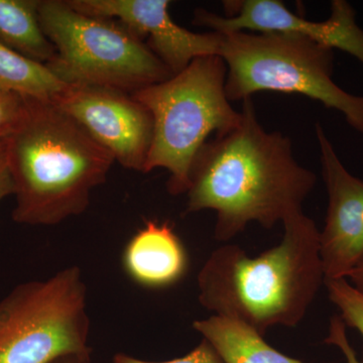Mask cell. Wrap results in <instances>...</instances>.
<instances>
[{
	"instance_id": "obj_1",
	"label": "cell",
	"mask_w": 363,
	"mask_h": 363,
	"mask_svg": "<svg viewBox=\"0 0 363 363\" xmlns=\"http://www.w3.org/2000/svg\"><path fill=\"white\" fill-rule=\"evenodd\" d=\"M316 184V174L296 161L290 138L264 130L247 99L240 123L196 157L185 212L214 211L215 240L227 242L252 222L269 230L303 211Z\"/></svg>"
},
{
	"instance_id": "obj_2",
	"label": "cell",
	"mask_w": 363,
	"mask_h": 363,
	"mask_svg": "<svg viewBox=\"0 0 363 363\" xmlns=\"http://www.w3.org/2000/svg\"><path fill=\"white\" fill-rule=\"evenodd\" d=\"M283 225L279 245L257 257L238 245L210 253L197 277L200 305L264 336L274 326H298L324 286L320 230L303 211Z\"/></svg>"
},
{
	"instance_id": "obj_3",
	"label": "cell",
	"mask_w": 363,
	"mask_h": 363,
	"mask_svg": "<svg viewBox=\"0 0 363 363\" xmlns=\"http://www.w3.org/2000/svg\"><path fill=\"white\" fill-rule=\"evenodd\" d=\"M114 162L108 150L57 105L26 98L23 119L6 143L16 197L13 221L52 226L82 214Z\"/></svg>"
},
{
	"instance_id": "obj_4",
	"label": "cell",
	"mask_w": 363,
	"mask_h": 363,
	"mask_svg": "<svg viewBox=\"0 0 363 363\" xmlns=\"http://www.w3.org/2000/svg\"><path fill=\"white\" fill-rule=\"evenodd\" d=\"M226 74L220 56L201 57L167 80L133 93L152 117L145 174L167 169L172 195L187 193L193 164L210 135L240 123L241 111L226 96Z\"/></svg>"
},
{
	"instance_id": "obj_5",
	"label": "cell",
	"mask_w": 363,
	"mask_h": 363,
	"mask_svg": "<svg viewBox=\"0 0 363 363\" xmlns=\"http://www.w3.org/2000/svg\"><path fill=\"white\" fill-rule=\"evenodd\" d=\"M221 35L219 56L226 65L229 101H245L266 91L303 95L340 112L351 128L363 135V96L334 82L333 50L291 33Z\"/></svg>"
},
{
	"instance_id": "obj_6",
	"label": "cell",
	"mask_w": 363,
	"mask_h": 363,
	"mask_svg": "<svg viewBox=\"0 0 363 363\" xmlns=\"http://www.w3.org/2000/svg\"><path fill=\"white\" fill-rule=\"evenodd\" d=\"M39 18L56 51L45 65L66 85L100 86L133 94L174 75L121 21L81 13L67 0H40Z\"/></svg>"
},
{
	"instance_id": "obj_7",
	"label": "cell",
	"mask_w": 363,
	"mask_h": 363,
	"mask_svg": "<svg viewBox=\"0 0 363 363\" xmlns=\"http://www.w3.org/2000/svg\"><path fill=\"white\" fill-rule=\"evenodd\" d=\"M87 286L80 267L26 281L0 300V363H51L89 352Z\"/></svg>"
},
{
	"instance_id": "obj_8",
	"label": "cell",
	"mask_w": 363,
	"mask_h": 363,
	"mask_svg": "<svg viewBox=\"0 0 363 363\" xmlns=\"http://www.w3.org/2000/svg\"><path fill=\"white\" fill-rule=\"evenodd\" d=\"M52 104L77 121L123 168L145 173L152 117L130 93L89 85H67Z\"/></svg>"
},
{
	"instance_id": "obj_9",
	"label": "cell",
	"mask_w": 363,
	"mask_h": 363,
	"mask_svg": "<svg viewBox=\"0 0 363 363\" xmlns=\"http://www.w3.org/2000/svg\"><path fill=\"white\" fill-rule=\"evenodd\" d=\"M226 16L196 9L193 23L211 28L212 32L291 33L307 38L331 50H340L363 65V30L357 25V13L346 0L331 1L326 21L306 20L279 0L227 1Z\"/></svg>"
},
{
	"instance_id": "obj_10",
	"label": "cell",
	"mask_w": 363,
	"mask_h": 363,
	"mask_svg": "<svg viewBox=\"0 0 363 363\" xmlns=\"http://www.w3.org/2000/svg\"><path fill=\"white\" fill-rule=\"evenodd\" d=\"M315 133L328 194L320 257L325 279H347L363 259V181L344 167L321 124Z\"/></svg>"
},
{
	"instance_id": "obj_11",
	"label": "cell",
	"mask_w": 363,
	"mask_h": 363,
	"mask_svg": "<svg viewBox=\"0 0 363 363\" xmlns=\"http://www.w3.org/2000/svg\"><path fill=\"white\" fill-rule=\"evenodd\" d=\"M81 13L121 21L133 30L172 73L195 59L219 56L222 35L194 33L179 26L169 14L168 0H67Z\"/></svg>"
},
{
	"instance_id": "obj_12",
	"label": "cell",
	"mask_w": 363,
	"mask_h": 363,
	"mask_svg": "<svg viewBox=\"0 0 363 363\" xmlns=\"http://www.w3.org/2000/svg\"><path fill=\"white\" fill-rule=\"evenodd\" d=\"M121 264L136 285L160 290L176 285L186 276L189 257L173 227L152 220L126 243Z\"/></svg>"
},
{
	"instance_id": "obj_13",
	"label": "cell",
	"mask_w": 363,
	"mask_h": 363,
	"mask_svg": "<svg viewBox=\"0 0 363 363\" xmlns=\"http://www.w3.org/2000/svg\"><path fill=\"white\" fill-rule=\"evenodd\" d=\"M193 328L211 344L223 363H308L284 354L252 327L230 318L211 315L196 320Z\"/></svg>"
},
{
	"instance_id": "obj_14",
	"label": "cell",
	"mask_w": 363,
	"mask_h": 363,
	"mask_svg": "<svg viewBox=\"0 0 363 363\" xmlns=\"http://www.w3.org/2000/svg\"><path fill=\"white\" fill-rule=\"evenodd\" d=\"M39 4L40 0H0V44L45 65L56 51L40 26Z\"/></svg>"
},
{
	"instance_id": "obj_15",
	"label": "cell",
	"mask_w": 363,
	"mask_h": 363,
	"mask_svg": "<svg viewBox=\"0 0 363 363\" xmlns=\"http://www.w3.org/2000/svg\"><path fill=\"white\" fill-rule=\"evenodd\" d=\"M45 64L0 44V89L21 96L52 102L66 87Z\"/></svg>"
},
{
	"instance_id": "obj_16",
	"label": "cell",
	"mask_w": 363,
	"mask_h": 363,
	"mask_svg": "<svg viewBox=\"0 0 363 363\" xmlns=\"http://www.w3.org/2000/svg\"><path fill=\"white\" fill-rule=\"evenodd\" d=\"M324 286L332 304L346 327L359 332L363 337V295L347 279H325Z\"/></svg>"
},
{
	"instance_id": "obj_17",
	"label": "cell",
	"mask_w": 363,
	"mask_h": 363,
	"mask_svg": "<svg viewBox=\"0 0 363 363\" xmlns=\"http://www.w3.org/2000/svg\"><path fill=\"white\" fill-rule=\"evenodd\" d=\"M25 111L26 97L0 89V145H4L18 130Z\"/></svg>"
},
{
	"instance_id": "obj_18",
	"label": "cell",
	"mask_w": 363,
	"mask_h": 363,
	"mask_svg": "<svg viewBox=\"0 0 363 363\" xmlns=\"http://www.w3.org/2000/svg\"><path fill=\"white\" fill-rule=\"evenodd\" d=\"M112 363H223L216 351L212 347L211 344L202 339L201 342L184 355V357L175 358V359L167 360V362H147L125 354V353H117L114 355Z\"/></svg>"
},
{
	"instance_id": "obj_19",
	"label": "cell",
	"mask_w": 363,
	"mask_h": 363,
	"mask_svg": "<svg viewBox=\"0 0 363 363\" xmlns=\"http://www.w3.org/2000/svg\"><path fill=\"white\" fill-rule=\"evenodd\" d=\"M324 342L329 345L336 346L345 357L347 363H363L358 358L357 351L351 345L347 337V327L344 324L343 320L339 315L331 317L329 323L328 335L325 338Z\"/></svg>"
},
{
	"instance_id": "obj_20",
	"label": "cell",
	"mask_w": 363,
	"mask_h": 363,
	"mask_svg": "<svg viewBox=\"0 0 363 363\" xmlns=\"http://www.w3.org/2000/svg\"><path fill=\"white\" fill-rule=\"evenodd\" d=\"M13 195V185L6 164L0 166V202L9 196Z\"/></svg>"
},
{
	"instance_id": "obj_21",
	"label": "cell",
	"mask_w": 363,
	"mask_h": 363,
	"mask_svg": "<svg viewBox=\"0 0 363 363\" xmlns=\"http://www.w3.org/2000/svg\"><path fill=\"white\" fill-rule=\"evenodd\" d=\"M347 279L355 290L363 295V259L352 269Z\"/></svg>"
},
{
	"instance_id": "obj_22",
	"label": "cell",
	"mask_w": 363,
	"mask_h": 363,
	"mask_svg": "<svg viewBox=\"0 0 363 363\" xmlns=\"http://www.w3.org/2000/svg\"><path fill=\"white\" fill-rule=\"evenodd\" d=\"M51 363H94L92 357H91V351L84 353H76V354H69L66 357H62L58 359L54 360Z\"/></svg>"
},
{
	"instance_id": "obj_23",
	"label": "cell",
	"mask_w": 363,
	"mask_h": 363,
	"mask_svg": "<svg viewBox=\"0 0 363 363\" xmlns=\"http://www.w3.org/2000/svg\"><path fill=\"white\" fill-rule=\"evenodd\" d=\"M6 164V143L0 145V166Z\"/></svg>"
}]
</instances>
